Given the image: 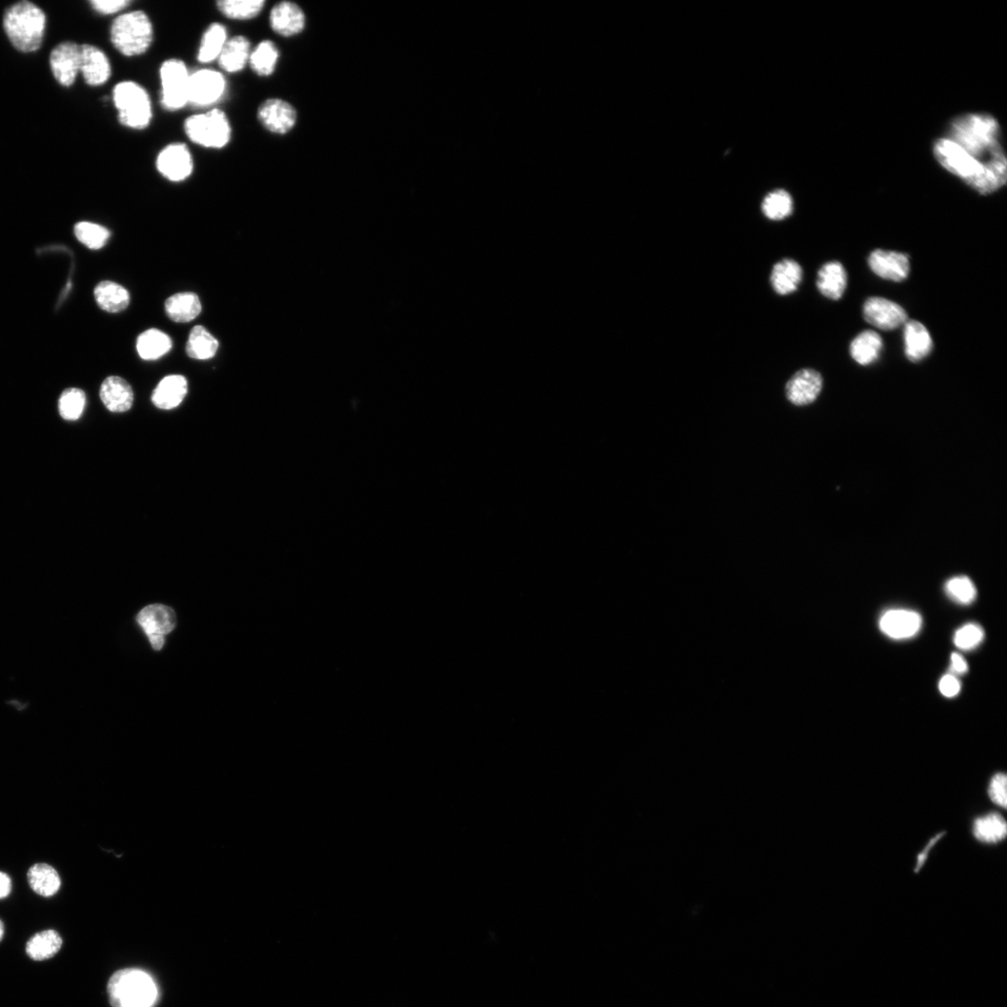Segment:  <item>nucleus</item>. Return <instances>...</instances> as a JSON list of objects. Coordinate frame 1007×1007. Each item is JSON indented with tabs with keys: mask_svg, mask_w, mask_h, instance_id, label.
I'll use <instances>...</instances> for the list:
<instances>
[{
	"mask_svg": "<svg viewBox=\"0 0 1007 1007\" xmlns=\"http://www.w3.org/2000/svg\"><path fill=\"white\" fill-rule=\"evenodd\" d=\"M948 138L966 153L1007 179V160L1001 144L1000 126L989 114H965L955 118L946 131Z\"/></svg>",
	"mask_w": 1007,
	"mask_h": 1007,
	"instance_id": "1",
	"label": "nucleus"
},
{
	"mask_svg": "<svg viewBox=\"0 0 1007 1007\" xmlns=\"http://www.w3.org/2000/svg\"><path fill=\"white\" fill-rule=\"evenodd\" d=\"M933 151L938 163L946 171L960 177L979 194H992L1006 184L1007 179L978 163L948 138L937 139Z\"/></svg>",
	"mask_w": 1007,
	"mask_h": 1007,
	"instance_id": "2",
	"label": "nucleus"
},
{
	"mask_svg": "<svg viewBox=\"0 0 1007 1007\" xmlns=\"http://www.w3.org/2000/svg\"><path fill=\"white\" fill-rule=\"evenodd\" d=\"M4 26L12 45L17 50L35 52L43 45L46 16L35 4L21 2L7 10Z\"/></svg>",
	"mask_w": 1007,
	"mask_h": 1007,
	"instance_id": "3",
	"label": "nucleus"
},
{
	"mask_svg": "<svg viewBox=\"0 0 1007 1007\" xmlns=\"http://www.w3.org/2000/svg\"><path fill=\"white\" fill-rule=\"evenodd\" d=\"M155 981L147 972L127 969L114 973L108 983L112 1007H153L158 1000Z\"/></svg>",
	"mask_w": 1007,
	"mask_h": 1007,
	"instance_id": "4",
	"label": "nucleus"
},
{
	"mask_svg": "<svg viewBox=\"0 0 1007 1007\" xmlns=\"http://www.w3.org/2000/svg\"><path fill=\"white\" fill-rule=\"evenodd\" d=\"M110 34L112 45L119 53L135 57L149 51L153 43L154 29L145 12L132 11L114 20Z\"/></svg>",
	"mask_w": 1007,
	"mask_h": 1007,
	"instance_id": "5",
	"label": "nucleus"
},
{
	"mask_svg": "<svg viewBox=\"0 0 1007 1007\" xmlns=\"http://www.w3.org/2000/svg\"><path fill=\"white\" fill-rule=\"evenodd\" d=\"M119 123L133 130H144L151 123L153 111L147 90L132 80L115 86L112 92Z\"/></svg>",
	"mask_w": 1007,
	"mask_h": 1007,
	"instance_id": "6",
	"label": "nucleus"
},
{
	"mask_svg": "<svg viewBox=\"0 0 1007 1007\" xmlns=\"http://www.w3.org/2000/svg\"><path fill=\"white\" fill-rule=\"evenodd\" d=\"M184 131L194 144L206 149L225 148L232 138V126L226 113L212 109L186 119Z\"/></svg>",
	"mask_w": 1007,
	"mask_h": 1007,
	"instance_id": "7",
	"label": "nucleus"
},
{
	"mask_svg": "<svg viewBox=\"0 0 1007 1007\" xmlns=\"http://www.w3.org/2000/svg\"><path fill=\"white\" fill-rule=\"evenodd\" d=\"M191 73L183 60H167L160 68V104L168 111H177L189 105Z\"/></svg>",
	"mask_w": 1007,
	"mask_h": 1007,
	"instance_id": "8",
	"label": "nucleus"
},
{
	"mask_svg": "<svg viewBox=\"0 0 1007 1007\" xmlns=\"http://www.w3.org/2000/svg\"><path fill=\"white\" fill-rule=\"evenodd\" d=\"M227 80L223 73L203 69L191 73L189 104L196 108L211 107L225 96Z\"/></svg>",
	"mask_w": 1007,
	"mask_h": 1007,
	"instance_id": "9",
	"label": "nucleus"
},
{
	"mask_svg": "<svg viewBox=\"0 0 1007 1007\" xmlns=\"http://www.w3.org/2000/svg\"><path fill=\"white\" fill-rule=\"evenodd\" d=\"M136 621L148 636L153 650L157 651L164 648L166 636L176 626L174 610L164 604H151L146 607L139 612Z\"/></svg>",
	"mask_w": 1007,
	"mask_h": 1007,
	"instance_id": "10",
	"label": "nucleus"
},
{
	"mask_svg": "<svg viewBox=\"0 0 1007 1007\" xmlns=\"http://www.w3.org/2000/svg\"><path fill=\"white\" fill-rule=\"evenodd\" d=\"M156 168L171 183H183L192 175L194 160L187 145L172 143L159 152Z\"/></svg>",
	"mask_w": 1007,
	"mask_h": 1007,
	"instance_id": "11",
	"label": "nucleus"
},
{
	"mask_svg": "<svg viewBox=\"0 0 1007 1007\" xmlns=\"http://www.w3.org/2000/svg\"><path fill=\"white\" fill-rule=\"evenodd\" d=\"M863 315L868 323L881 331L896 330L908 321V314L902 307L880 297H872L865 300Z\"/></svg>",
	"mask_w": 1007,
	"mask_h": 1007,
	"instance_id": "12",
	"label": "nucleus"
},
{
	"mask_svg": "<svg viewBox=\"0 0 1007 1007\" xmlns=\"http://www.w3.org/2000/svg\"><path fill=\"white\" fill-rule=\"evenodd\" d=\"M297 111L285 100L271 98L260 104L258 110L259 123L276 135L290 133L297 123Z\"/></svg>",
	"mask_w": 1007,
	"mask_h": 1007,
	"instance_id": "13",
	"label": "nucleus"
},
{
	"mask_svg": "<svg viewBox=\"0 0 1007 1007\" xmlns=\"http://www.w3.org/2000/svg\"><path fill=\"white\" fill-rule=\"evenodd\" d=\"M50 64L57 82L71 86L80 72V46L70 42L57 45L51 53Z\"/></svg>",
	"mask_w": 1007,
	"mask_h": 1007,
	"instance_id": "14",
	"label": "nucleus"
},
{
	"mask_svg": "<svg viewBox=\"0 0 1007 1007\" xmlns=\"http://www.w3.org/2000/svg\"><path fill=\"white\" fill-rule=\"evenodd\" d=\"M823 388L821 374L813 369L796 373L785 387L788 399L796 406L809 405L820 395Z\"/></svg>",
	"mask_w": 1007,
	"mask_h": 1007,
	"instance_id": "15",
	"label": "nucleus"
},
{
	"mask_svg": "<svg viewBox=\"0 0 1007 1007\" xmlns=\"http://www.w3.org/2000/svg\"><path fill=\"white\" fill-rule=\"evenodd\" d=\"M869 266L880 278L902 282L908 278L911 271L908 255L877 250L869 257Z\"/></svg>",
	"mask_w": 1007,
	"mask_h": 1007,
	"instance_id": "16",
	"label": "nucleus"
},
{
	"mask_svg": "<svg viewBox=\"0 0 1007 1007\" xmlns=\"http://www.w3.org/2000/svg\"><path fill=\"white\" fill-rule=\"evenodd\" d=\"M80 73L90 86H101L109 82L112 70L107 54L99 48L85 45L80 46Z\"/></svg>",
	"mask_w": 1007,
	"mask_h": 1007,
	"instance_id": "17",
	"label": "nucleus"
},
{
	"mask_svg": "<svg viewBox=\"0 0 1007 1007\" xmlns=\"http://www.w3.org/2000/svg\"><path fill=\"white\" fill-rule=\"evenodd\" d=\"M922 618L915 611L891 610L886 611L880 619V628L890 638L902 640L915 636L921 630Z\"/></svg>",
	"mask_w": 1007,
	"mask_h": 1007,
	"instance_id": "18",
	"label": "nucleus"
},
{
	"mask_svg": "<svg viewBox=\"0 0 1007 1007\" xmlns=\"http://www.w3.org/2000/svg\"><path fill=\"white\" fill-rule=\"evenodd\" d=\"M306 23L304 11L293 3H280L273 7L270 13V26L280 36H296L304 31Z\"/></svg>",
	"mask_w": 1007,
	"mask_h": 1007,
	"instance_id": "19",
	"label": "nucleus"
},
{
	"mask_svg": "<svg viewBox=\"0 0 1007 1007\" xmlns=\"http://www.w3.org/2000/svg\"><path fill=\"white\" fill-rule=\"evenodd\" d=\"M100 398L111 412L126 413L133 406L134 392L125 379L111 376L101 386Z\"/></svg>",
	"mask_w": 1007,
	"mask_h": 1007,
	"instance_id": "20",
	"label": "nucleus"
},
{
	"mask_svg": "<svg viewBox=\"0 0 1007 1007\" xmlns=\"http://www.w3.org/2000/svg\"><path fill=\"white\" fill-rule=\"evenodd\" d=\"M187 393V379L183 375H169L159 382L151 399L157 408L168 411L179 406Z\"/></svg>",
	"mask_w": 1007,
	"mask_h": 1007,
	"instance_id": "21",
	"label": "nucleus"
},
{
	"mask_svg": "<svg viewBox=\"0 0 1007 1007\" xmlns=\"http://www.w3.org/2000/svg\"><path fill=\"white\" fill-rule=\"evenodd\" d=\"M905 354L909 360L920 362L929 356L933 349L930 332L921 322L906 321L904 325Z\"/></svg>",
	"mask_w": 1007,
	"mask_h": 1007,
	"instance_id": "22",
	"label": "nucleus"
},
{
	"mask_svg": "<svg viewBox=\"0 0 1007 1007\" xmlns=\"http://www.w3.org/2000/svg\"><path fill=\"white\" fill-rule=\"evenodd\" d=\"M251 45L247 37L234 36L220 53L217 62L221 70L234 74L243 70L250 62Z\"/></svg>",
	"mask_w": 1007,
	"mask_h": 1007,
	"instance_id": "23",
	"label": "nucleus"
},
{
	"mask_svg": "<svg viewBox=\"0 0 1007 1007\" xmlns=\"http://www.w3.org/2000/svg\"><path fill=\"white\" fill-rule=\"evenodd\" d=\"M803 271L796 260L783 258L773 267L770 282L774 291L781 296L795 292L801 283Z\"/></svg>",
	"mask_w": 1007,
	"mask_h": 1007,
	"instance_id": "24",
	"label": "nucleus"
},
{
	"mask_svg": "<svg viewBox=\"0 0 1007 1007\" xmlns=\"http://www.w3.org/2000/svg\"><path fill=\"white\" fill-rule=\"evenodd\" d=\"M816 285L825 298L839 299L847 288V273L839 261H831L820 268Z\"/></svg>",
	"mask_w": 1007,
	"mask_h": 1007,
	"instance_id": "25",
	"label": "nucleus"
},
{
	"mask_svg": "<svg viewBox=\"0 0 1007 1007\" xmlns=\"http://www.w3.org/2000/svg\"><path fill=\"white\" fill-rule=\"evenodd\" d=\"M28 880L30 888L38 896L52 897L61 888V878L52 865L38 863L29 869Z\"/></svg>",
	"mask_w": 1007,
	"mask_h": 1007,
	"instance_id": "26",
	"label": "nucleus"
},
{
	"mask_svg": "<svg viewBox=\"0 0 1007 1007\" xmlns=\"http://www.w3.org/2000/svg\"><path fill=\"white\" fill-rule=\"evenodd\" d=\"M94 298L98 307L109 313L125 311L130 304L129 292L111 281L101 282L94 290Z\"/></svg>",
	"mask_w": 1007,
	"mask_h": 1007,
	"instance_id": "27",
	"label": "nucleus"
},
{
	"mask_svg": "<svg viewBox=\"0 0 1007 1007\" xmlns=\"http://www.w3.org/2000/svg\"><path fill=\"white\" fill-rule=\"evenodd\" d=\"M201 311L199 297L193 292L177 293L166 301V312L177 323L194 320Z\"/></svg>",
	"mask_w": 1007,
	"mask_h": 1007,
	"instance_id": "28",
	"label": "nucleus"
},
{
	"mask_svg": "<svg viewBox=\"0 0 1007 1007\" xmlns=\"http://www.w3.org/2000/svg\"><path fill=\"white\" fill-rule=\"evenodd\" d=\"M228 39L225 26L219 23L211 24L201 37L197 54L198 61L201 64L214 62L223 52Z\"/></svg>",
	"mask_w": 1007,
	"mask_h": 1007,
	"instance_id": "29",
	"label": "nucleus"
},
{
	"mask_svg": "<svg viewBox=\"0 0 1007 1007\" xmlns=\"http://www.w3.org/2000/svg\"><path fill=\"white\" fill-rule=\"evenodd\" d=\"M882 339L873 331H865L856 337L850 347L852 357L862 366H868L879 358Z\"/></svg>",
	"mask_w": 1007,
	"mask_h": 1007,
	"instance_id": "30",
	"label": "nucleus"
},
{
	"mask_svg": "<svg viewBox=\"0 0 1007 1007\" xmlns=\"http://www.w3.org/2000/svg\"><path fill=\"white\" fill-rule=\"evenodd\" d=\"M63 945L62 937L53 930H45L34 935L27 943L29 957L37 962L49 960L55 956Z\"/></svg>",
	"mask_w": 1007,
	"mask_h": 1007,
	"instance_id": "31",
	"label": "nucleus"
},
{
	"mask_svg": "<svg viewBox=\"0 0 1007 1007\" xmlns=\"http://www.w3.org/2000/svg\"><path fill=\"white\" fill-rule=\"evenodd\" d=\"M1006 834V821L998 813L980 816L973 823V835L982 843H998L1005 839Z\"/></svg>",
	"mask_w": 1007,
	"mask_h": 1007,
	"instance_id": "32",
	"label": "nucleus"
},
{
	"mask_svg": "<svg viewBox=\"0 0 1007 1007\" xmlns=\"http://www.w3.org/2000/svg\"><path fill=\"white\" fill-rule=\"evenodd\" d=\"M172 348L168 335L159 330H149L141 334L136 342V349L141 358L156 360L167 355Z\"/></svg>",
	"mask_w": 1007,
	"mask_h": 1007,
	"instance_id": "33",
	"label": "nucleus"
},
{
	"mask_svg": "<svg viewBox=\"0 0 1007 1007\" xmlns=\"http://www.w3.org/2000/svg\"><path fill=\"white\" fill-rule=\"evenodd\" d=\"M279 50L271 40H264L251 51L250 62L251 70L260 77H269L275 71Z\"/></svg>",
	"mask_w": 1007,
	"mask_h": 1007,
	"instance_id": "34",
	"label": "nucleus"
},
{
	"mask_svg": "<svg viewBox=\"0 0 1007 1007\" xmlns=\"http://www.w3.org/2000/svg\"><path fill=\"white\" fill-rule=\"evenodd\" d=\"M218 349L217 340L206 328L196 326L190 333L186 351L190 357L198 360L212 358Z\"/></svg>",
	"mask_w": 1007,
	"mask_h": 1007,
	"instance_id": "35",
	"label": "nucleus"
},
{
	"mask_svg": "<svg viewBox=\"0 0 1007 1007\" xmlns=\"http://www.w3.org/2000/svg\"><path fill=\"white\" fill-rule=\"evenodd\" d=\"M266 4V0H220L217 3V7L229 19L246 21L263 12Z\"/></svg>",
	"mask_w": 1007,
	"mask_h": 1007,
	"instance_id": "36",
	"label": "nucleus"
},
{
	"mask_svg": "<svg viewBox=\"0 0 1007 1007\" xmlns=\"http://www.w3.org/2000/svg\"><path fill=\"white\" fill-rule=\"evenodd\" d=\"M761 208L765 217L780 221L792 214L793 199L788 192L776 190L764 198Z\"/></svg>",
	"mask_w": 1007,
	"mask_h": 1007,
	"instance_id": "37",
	"label": "nucleus"
},
{
	"mask_svg": "<svg viewBox=\"0 0 1007 1007\" xmlns=\"http://www.w3.org/2000/svg\"><path fill=\"white\" fill-rule=\"evenodd\" d=\"M75 235L80 243L90 250H97L107 244L111 233L103 226L83 221L75 226Z\"/></svg>",
	"mask_w": 1007,
	"mask_h": 1007,
	"instance_id": "38",
	"label": "nucleus"
},
{
	"mask_svg": "<svg viewBox=\"0 0 1007 1007\" xmlns=\"http://www.w3.org/2000/svg\"><path fill=\"white\" fill-rule=\"evenodd\" d=\"M86 405V396L83 390L70 389L59 399V413L68 421L78 420L82 416Z\"/></svg>",
	"mask_w": 1007,
	"mask_h": 1007,
	"instance_id": "39",
	"label": "nucleus"
},
{
	"mask_svg": "<svg viewBox=\"0 0 1007 1007\" xmlns=\"http://www.w3.org/2000/svg\"><path fill=\"white\" fill-rule=\"evenodd\" d=\"M946 594L954 602L961 604H970L977 598V588L969 577H955L946 581L945 585Z\"/></svg>",
	"mask_w": 1007,
	"mask_h": 1007,
	"instance_id": "40",
	"label": "nucleus"
},
{
	"mask_svg": "<svg viewBox=\"0 0 1007 1007\" xmlns=\"http://www.w3.org/2000/svg\"><path fill=\"white\" fill-rule=\"evenodd\" d=\"M985 636L984 630L975 623L966 624L960 628L954 636L955 646L963 651L977 648Z\"/></svg>",
	"mask_w": 1007,
	"mask_h": 1007,
	"instance_id": "41",
	"label": "nucleus"
},
{
	"mask_svg": "<svg viewBox=\"0 0 1007 1007\" xmlns=\"http://www.w3.org/2000/svg\"><path fill=\"white\" fill-rule=\"evenodd\" d=\"M988 795L990 799L1000 808L1005 809L1007 805V777L1005 774H995L990 782Z\"/></svg>",
	"mask_w": 1007,
	"mask_h": 1007,
	"instance_id": "42",
	"label": "nucleus"
},
{
	"mask_svg": "<svg viewBox=\"0 0 1007 1007\" xmlns=\"http://www.w3.org/2000/svg\"><path fill=\"white\" fill-rule=\"evenodd\" d=\"M132 4L131 0H93L91 6L100 14L111 15L124 11Z\"/></svg>",
	"mask_w": 1007,
	"mask_h": 1007,
	"instance_id": "43",
	"label": "nucleus"
},
{
	"mask_svg": "<svg viewBox=\"0 0 1007 1007\" xmlns=\"http://www.w3.org/2000/svg\"><path fill=\"white\" fill-rule=\"evenodd\" d=\"M939 691L945 697H955L961 691V683L954 675H946L939 682Z\"/></svg>",
	"mask_w": 1007,
	"mask_h": 1007,
	"instance_id": "44",
	"label": "nucleus"
},
{
	"mask_svg": "<svg viewBox=\"0 0 1007 1007\" xmlns=\"http://www.w3.org/2000/svg\"><path fill=\"white\" fill-rule=\"evenodd\" d=\"M952 671L959 675L969 671L968 662L958 653L952 655Z\"/></svg>",
	"mask_w": 1007,
	"mask_h": 1007,
	"instance_id": "45",
	"label": "nucleus"
},
{
	"mask_svg": "<svg viewBox=\"0 0 1007 1007\" xmlns=\"http://www.w3.org/2000/svg\"><path fill=\"white\" fill-rule=\"evenodd\" d=\"M944 834L945 833H942V834H939V835H937L936 837H934L930 840V842L928 844V846H926V849H924L923 852L921 855H919V856L917 858V864H916L915 872H920V870L922 868L923 864L925 863L926 859H928V855H929V851L931 850L933 846L943 837Z\"/></svg>",
	"mask_w": 1007,
	"mask_h": 1007,
	"instance_id": "46",
	"label": "nucleus"
},
{
	"mask_svg": "<svg viewBox=\"0 0 1007 1007\" xmlns=\"http://www.w3.org/2000/svg\"><path fill=\"white\" fill-rule=\"evenodd\" d=\"M12 889V880L4 872H0V900L8 897Z\"/></svg>",
	"mask_w": 1007,
	"mask_h": 1007,
	"instance_id": "47",
	"label": "nucleus"
},
{
	"mask_svg": "<svg viewBox=\"0 0 1007 1007\" xmlns=\"http://www.w3.org/2000/svg\"><path fill=\"white\" fill-rule=\"evenodd\" d=\"M4 932H5L4 924L2 921H0V941L3 940L4 936Z\"/></svg>",
	"mask_w": 1007,
	"mask_h": 1007,
	"instance_id": "48",
	"label": "nucleus"
}]
</instances>
